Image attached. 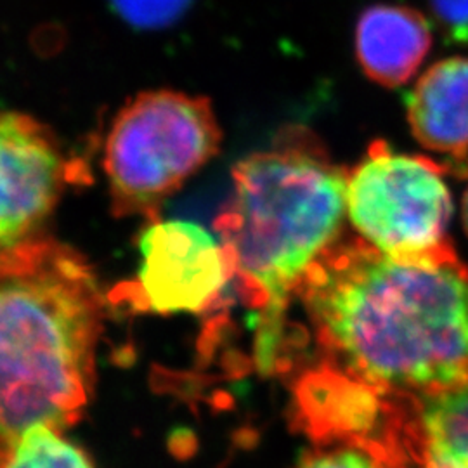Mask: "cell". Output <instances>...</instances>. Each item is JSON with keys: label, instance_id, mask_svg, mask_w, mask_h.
Instances as JSON below:
<instances>
[{"label": "cell", "instance_id": "5b68a950", "mask_svg": "<svg viewBox=\"0 0 468 468\" xmlns=\"http://www.w3.org/2000/svg\"><path fill=\"white\" fill-rule=\"evenodd\" d=\"M442 162L373 141L347 174V218L369 247L392 257L444 250L452 216Z\"/></svg>", "mask_w": 468, "mask_h": 468}, {"label": "cell", "instance_id": "9c48e42d", "mask_svg": "<svg viewBox=\"0 0 468 468\" xmlns=\"http://www.w3.org/2000/svg\"><path fill=\"white\" fill-rule=\"evenodd\" d=\"M432 44L431 23L408 5H371L356 25L357 63L371 82L385 89L408 84L419 73Z\"/></svg>", "mask_w": 468, "mask_h": 468}, {"label": "cell", "instance_id": "8992f818", "mask_svg": "<svg viewBox=\"0 0 468 468\" xmlns=\"http://www.w3.org/2000/svg\"><path fill=\"white\" fill-rule=\"evenodd\" d=\"M139 253L137 278L125 286L139 311L201 313L234 280L226 247L197 222L153 220L141 234Z\"/></svg>", "mask_w": 468, "mask_h": 468}, {"label": "cell", "instance_id": "7a4b0ae2", "mask_svg": "<svg viewBox=\"0 0 468 468\" xmlns=\"http://www.w3.org/2000/svg\"><path fill=\"white\" fill-rule=\"evenodd\" d=\"M106 316L84 257L48 236L0 253V444L84 415Z\"/></svg>", "mask_w": 468, "mask_h": 468}, {"label": "cell", "instance_id": "ba28073f", "mask_svg": "<svg viewBox=\"0 0 468 468\" xmlns=\"http://www.w3.org/2000/svg\"><path fill=\"white\" fill-rule=\"evenodd\" d=\"M406 120L420 144L442 156L456 176H468V58L434 63L406 98Z\"/></svg>", "mask_w": 468, "mask_h": 468}, {"label": "cell", "instance_id": "9a60e30c", "mask_svg": "<svg viewBox=\"0 0 468 468\" xmlns=\"http://www.w3.org/2000/svg\"><path fill=\"white\" fill-rule=\"evenodd\" d=\"M462 216H463V224H465V229H467L468 233V187L467 191H465V197H463V203H462Z\"/></svg>", "mask_w": 468, "mask_h": 468}, {"label": "cell", "instance_id": "52a82bcc", "mask_svg": "<svg viewBox=\"0 0 468 468\" xmlns=\"http://www.w3.org/2000/svg\"><path fill=\"white\" fill-rule=\"evenodd\" d=\"M0 250L40 236L69 181L71 164L48 125L19 112L0 122Z\"/></svg>", "mask_w": 468, "mask_h": 468}, {"label": "cell", "instance_id": "30bf717a", "mask_svg": "<svg viewBox=\"0 0 468 468\" xmlns=\"http://www.w3.org/2000/svg\"><path fill=\"white\" fill-rule=\"evenodd\" d=\"M402 437L415 468H468V384L411 402Z\"/></svg>", "mask_w": 468, "mask_h": 468}, {"label": "cell", "instance_id": "8fae6325", "mask_svg": "<svg viewBox=\"0 0 468 468\" xmlns=\"http://www.w3.org/2000/svg\"><path fill=\"white\" fill-rule=\"evenodd\" d=\"M2 468H96L63 431L37 423L2 448Z\"/></svg>", "mask_w": 468, "mask_h": 468}, {"label": "cell", "instance_id": "5bb4252c", "mask_svg": "<svg viewBox=\"0 0 468 468\" xmlns=\"http://www.w3.org/2000/svg\"><path fill=\"white\" fill-rule=\"evenodd\" d=\"M431 13L450 44L468 48V0H431Z\"/></svg>", "mask_w": 468, "mask_h": 468}, {"label": "cell", "instance_id": "3957f363", "mask_svg": "<svg viewBox=\"0 0 468 468\" xmlns=\"http://www.w3.org/2000/svg\"><path fill=\"white\" fill-rule=\"evenodd\" d=\"M347 174L309 127H283L271 146L233 167V191L214 229L243 299L259 313L255 356L274 367L284 307L336 239L347 214Z\"/></svg>", "mask_w": 468, "mask_h": 468}, {"label": "cell", "instance_id": "277c9868", "mask_svg": "<svg viewBox=\"0 0 468 468\" xmlns=\"http://www.w3.org/2000/svg\"><path fill=\"white\" fill-rule=\"evenodd\" d=\"M220 141L207 98L160 89L127 101L102 154L113 216L156 218L164 201L218 154Z\"/></svg>", "mask_w": 468, "mask_h": 468}, {"label": "cell", "instance_id": "7c38bea8", "mask_svg": "<svg viewBox=\"0 0 468 468\" xmlns=\"http://www.w3.org/2000/svg\"><path fill=\"white\" fill-rule=\"evenodd\" d=\"M295 468H396L382 452L361 444L330 446L307 454Z\"/></svg>", "mask_w": 468, "mask_h": 468}, {"label": "cell", "instance_id": "4fadbf2b", "mask_svg": "<svg viewBox=\"0 0 468 468\" xmlns=\"http://www.w3.org/2000/svg\"><path fill=\"white\" fill-rule=\"evenodd\" d=\"M115 9L139 28H160L177 19L191 0H112Z\"/></svg>", "mask_w": 468, "mask_h": 468}, {"label": "cell", "instance_id": "6da1fadb", "mask_svg": "<svg viewBox=\"0 0 468 468\" xmlns=\"http://www.w3.org/2000/svg\"><path fill=\"white\" fill-rule=\"evenodd\" d=\"M299 293L334 369L385 399L468 384V268L452 247L392 257L363 239L334 243Z\"/></svg>", "mask_w": 468, "mask_h": 468}]
</instances>
